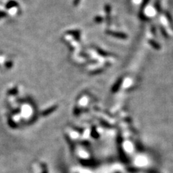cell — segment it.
<instances>
[{
    "label": "cell",
    "mask_w": 173,
    "mask_h": 173,
    "mask_svg": "<svg viewBox=\"0 0 173 173\" xmlns=\"http://www.w3.org/2000/svg\"><path fill=\"white\" fill-rule=\"evenodd\" d=\"M7 16V13L3 11H0V19L3 18V17H5Z\"/></svg>",
    "instance_id": "cell-3"
},
{
    "label": "cell",
    "mask_w": 173,
    "mask_h": 173,
    "mask_svg": "<svg viewBox=\"0 0 173 173\" xmlns=\"http://www.w3.org/2000/svg\"><path fill=\"white\" fill-rule=\"evenodd\" d=\"M80 0H73V5H74L75 7H77V6H78L79 3H80Z\"/></svg>",
    "instance_id": "cell-4"
},
{
    "label": "cell",
    "mask_w": 173,
    "mask_h": 173,
    "mask_svg": "<svg viewBox=\"0 0 173 173\" xmlns=\"http://www.w3.org/2000/svg\"><path fill=\"white\" fill-rule=\"evenodd\" d=\"M19 6L18 3L14 0H10V1H8V3L5 5V7L7 9H10L14 7H17Z\"/></svg>",
    "instance_id": "cell-1"
},
{
    "label": "cell",
    "mask_w": 173,
    "mask_h": 173,
    "mask_svg": "<svg viewBox=\"0 0 173 173\" xmlns=\"http://www.w3.org/2000/svg\"><path fill=\"white\" fill-rule=\"evenodd\" d=\"M94 21L96 23H101L103 21V17H100V16H97L95 17L94 18Z\"/></svg>",
    "instance_id": "cell-2"
}]
</instances>
